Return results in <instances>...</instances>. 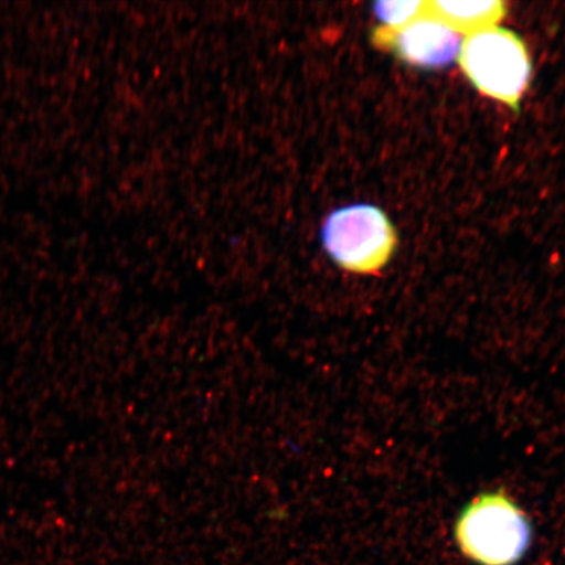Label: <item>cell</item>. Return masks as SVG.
<instances>
[{
  "instance_id": "obj_1",
  "label": "cell",
  "mask_w": 565,
  "mask_h": 565,
  "mask_svg": "<svg viewBox=\"0 0 565 565\" xmlns=\"http://www.w3.org/2000/svg\"><path fill=\"white\" fill-rule=\"evenodd\" d=\"M456 542L478 565H515L532 545V526L524 511L504 492L479 494L459 514Z\"/></svg>"
},
{
  "instance_id": "obj_2",
  "label": "cell",
  "mask_w": 565,
  "mask_h": 565,
  "mask_svg": "<svg viewBox=\"0 0 565 565\" xmlns=\"http://www.w3.org/2000/svg\"><path fill=\"white\" fill-rule=\"evenodd\" d=\"M457 61L480 94L519 109L533 65L518 33L499 25L472 33L462 41Z\"/></svg>"
},
{
  "instance_id": "obj_3",
  "label": "cell",
  "mask_w": 565,
  "mask_h": 565,
  "mask_svg": "<svg viewBox=\"0 0 565 565\" xmlns=\"http://www.w3.org/2000/svg\"><path fill=\"white\" fill-rule=\"evenodd\" d=\"M321 242L343 270L369 275L387 265L398 237L383 210L372 204H352L331 212L323 222Z\"/></svg>"
},
{
  "instance_id": "obj_4",
  "label": "cell",
  "mask_w": 565,
  "mask_h": 565,
  "mask_svg": "<svg viewBox=\"0 0 565 565\" xmlns=\"http://www.w3.org/2000/svg\"><path fill=\"white\" fill-rule=\"evenodd\" d=\"M372 42L408 65L430 70L449 66L462 44L461 34L429 13L395 30L379 26Z\"/></svg>"
},
{
  "instance_id": "obj_5",
  "label": "cell",
  "mask_w": 565,
  "mask_h": 565,
  "mask_svg": "<svg viewBox=\"0 0 565 565\" xmlns=\"http://www.w3.org/2000/svg\"><path fill=\"white\" fill-rule=\"evenodd\" d=\"M427 13L443 21L457 33L468 35L498 26L505 18L507 6L500 0L489 2H427Z\"/></svg>"
},
{
  "instance_id": "obj_6",
  "label": "cell",
  "mask_w": 565,
  "mask_h": 565,
  "mask_svg": "<svg viewBox=\"0 0 565 565\" xmlns=\"http://www.w3.org/2000/svg\"><path fill=\"white\" fill-rule=\"evenodd\" d=\"M374 15L381 21V26L395 28L412 23L413 20L422 18L427 13V2L415 0V2H379L373 6Z\"/></svg>"
}]
</instances>
